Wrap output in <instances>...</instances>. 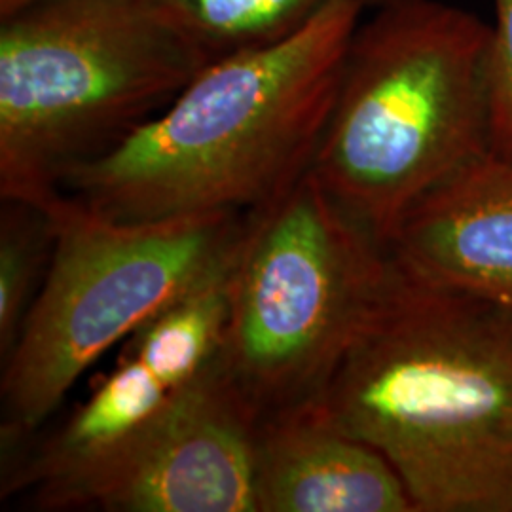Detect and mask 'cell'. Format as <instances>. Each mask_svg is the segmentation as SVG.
Returning <instances> with one entry per match:
<instances>
[{
    "label": "cell",
    "instance_id": "6da1fadb",
    "mask_svg": "<svg viewBox=\"0 0 512 512\" xmlns=\"http://www.w3.org/2000/svg\"><path fill=\"white\" fill-rule=\"evenodd\" d=\"M308 404L378 450L416 512H512L509 306L393 262L384 296Z\"/></svg>",
    "mask_w": 512,
    "mask_h": 512
},
{
    "label": "cell",
    "instance_id": "7a4b0ae2",
    "mask_svg": "<svg viewBox=\"0 0 512 512\" xmlns=\"http://www.w3.org/2000/svg\"><path fill=\"white\" fill-rule=\"evenodd\" d=\"M366 8L338 0L293 35L209 61L61 196L112 220L247 215L298 181L329 122Z\"/></svg>",
    "mask_w": 512,
    "mask_h": 512
},
{
    "label": "cell",
    "instance_id": "3957f363",
    "mask_svg": "<svg viewBox=\"0 0 512 512\" xmlns=\"http://www.w3.org/2000/svg\"><path fill=\"white\" fill-rule=\"evenodd\" d=\"M490 38L442 0H389L351 38L311 171L384 245L425 194L492 152Z\"/></svg>",
    "mask_w": 512,
    "mask_h": 512
},
{
    "label": "cell",
    "instance_id": "277c9868",
    "mask_svg": "<svg viewBox=\"0 0 512 512\" xmlns=\"http://www.w3.org/2000/svg\"><path fill=\"white\" fill-rule=\"evenodd\" d=\"M209 61L152 0H37L0 18V200L50 207Z\"/></svg>",
    "mask_w": 512,
    "mask_h": 512
},
{
    "label": "cell",
    "instance_id": "5b68a950",
    "mask_svg": "<svg viewBox=\"0 0 512 512\" xmlns=\"http://www.w3.org/2000/svg\"><path fill=\"white\" fill-rule=\"evenodd\" d=\"M54 251L2 359L0 440L12 459L37 439L90 366L171 302L228 268L247 215L124 222L65 196L50 207Z\"/></svg>",
    "mask_w": 512,
    "mask_h": 512
},
{
    "label": "cell",
    "instance_id": "8992f818",
    "mask_svg": "<svg viewBox=\"0 0 512 512\" xmlns=\"http://www.w3.org/2000/svg\"><path fill=\"white\" fill-rule=\"evenodd\" d=\"M393 275L384 243L308 169L247 213L219 363L258 418L321 393Z\"/></svg>",
    "mask_w": 512,
    "mask_h": 512
},
{
    "label": "cell",
    "instance_id": "52a82bcc",
    "mask_svg": "<svg viewBox=\"0 0 512 512\" xmlns=\"http://www.w3.org/2000/svg\"><path fill=\"white\" fill-rule=\"evenodd\" d=\"M258 420L217 357L126 439L31 501L48 511L255 512Z\"/></svg>",
    "mask_w": 512,
    "mask_h": 512
},
{
    "label": "cell",
    "instance_id": "ba28073f",
    "mask_svg": "<svg viewBox=\"0 0 512 512\" xmlns=\"http://www.w3.org/2000/svg\"><path fill=\"white\" fill-rule=\"evenodd\" d=\"M404 274L512 308V160L486 154L416 203L385 241Z\"/></svg>",
    "mask_w": 512,
    "mask_h": 512
},
{
    "label": "cell",
    "instance_id": "9c48e42d",
    "mask_svg": "<svg viewBox=\"0 0 512 512\" xmlns=\"http://www.w3.org/2000/svg\"><path fill=\"white\" fill-rule=\"evenodd\" d=\"M253 494L255 512H416L389 461L311 404L256 423Z\"/></svg>",
    "mask_w": 512,
    "mask_h": 512
},
{
    "label": "cell",
    "instance_id": "30bf717a",
    "mask_svg": "<svg viewBox=\"0 0 512 512\" xmlns=\"http://www.w3.org/2000/svg\"><path fill=\"white\" fill-rule=\"evenodd\" d=\"M211 59L289 37L338 0H152ZM378 8L389 0H353Z\"/></svg>",
    "mask_w": 512,
    "mask_h": 512
},
{
    "label": "cell",
    "instance_id": "8fae6325",
    "mask_svg": "<svg viewBox=\"0 0 512 512\" xmlns=\"http://www.w3.org/2000/svg\"><path fill=\"white\" fill-rule=\"evenodd\" d=\"M48 207L2 200L0 211V361L12 351L54 251Z\"/></svg>",
    "mask_w": 512,
    "mask_h": 512
},
{
    "label": "cell",
    "instance_id": "7c38bea8",
    "mask_svg": "<svg viewBox=\"0 0 512 512\" xmlns=\"http://www.w3.org/2000/svg\"><path fill=\"white\" fill-rule=\"evenodd\" d=\"M495 23L488 52L490 148L512 160V0H494Z\"/></svg>",
    "mask_w": 512,
    "mask_h": 512
},
{
    "label": "cell",
    "instance_id": "4fadbf2b",
    "mask_svg": "<svg viewBox=\"0 0 512 512\" xmlns=\"http://www.w3.org/2000/svg\"><path fill=\"white\" fill-rule=\"evenodd\" d=\"M37 0H0V18L10 16L14 12H18L21 8H25L27 4H33Z\"/></svg>",
    "mask_w": 512,
    "mask_h": 512
}]
</instances>
